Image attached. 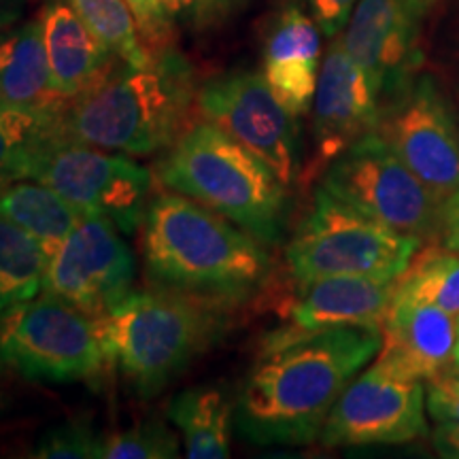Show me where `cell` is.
I'll return each instance as SVG.
<instances>
[{
	"instance_id": "7402d4cb",
	"label": "cell",
	"mask_w": 459,
	"mask_h": 459,
	"mask_svg": "<svg viewBox=\"0 0 459 459\" xmlns=\"http://www.w3.org/2000/svg\"><path fill=\"white\" fill-rule=\"evenodd\" d=\"M0 215L37 238L48 255L54 254L83 220L56 189L30 177L0 183Z\"/></svg>"
},
{
	"instance_id": "30bf717a",
	"label": "cell",
	"mask_w": 459,
	"mask_h": 459,
	"mask_svg": "<svg viewBox=\"0 0 459 459\" xmlns=\"http://www.w3.org/2000/svg\"><path fill=\"white\" fill-rule=\"evenodd\" d=\"M378 136L440 204L459 189V124L432 74L417 73L381 105Z\"/></svg>"
},
{
	"instance_id": "9c48e42d",
	"label": "cell",
	"mask_w": 459,
	"mask_h": 459,
	"mask_svg": "<svg viewBox=\"0 0 459 459\" xmlns=\"http://www.w3.org/2000/svg\"><path fill=\"white\" fill-rule=\"evenodd\" d=\"M321 187L359 213L426 243L438 238L443 204L378 136H364L321 177Z\"/></svg>"
},
{
	"instance_id": "d6986e66",
	"label": "cell",
	"mask_w": 459,
	"mask_h": 459,
	"mask_svg": "<svg viewBox=\"0 0 459 459\" xmlns=\"http://www.w3.org/2000/svg\"><path fill=\"white\" fill-rule=\"evenodd\" d=\"M39 22L48 51L51 88L66 105L100 83L117 66V57L94 37L71 4L51 0Z\"/></svg>"
},
{
	"instance_id": "ba28073f",
	"label": "cell",
	"mask_w": 459,
	"mask_h": 459,
	"mask_svg": "<svg viewBox=\"0 0 459 459\" xmlns=\"http://www.w3.org/2000/svg\"><path fill=\"white\" fill-rule=\"evenodd\" d=\"M26 177L56 189L82 215L105 217L126 237L139 232L152 203L153 172L147 166L65 132L37 153Z\"/></svg>"
},
{
	"instance_id": "4dcf8cb0",
	"label": "cell",
	"mask_w": 459,
	"mask_h": 459,
	"mask_svg": "<svg viewBox=\"0 0 459 459\" xmlns=\"http://www.w3.org/2000/svg\"><path fill=\"white\" fill-rule=\"evenodd\" d=\"M358 0H308L311 15L325 37H336L344 30Z\"/></svg>"
},
{
	"instance_id": "f35d334b",
	"label": "cell",
	"mask_w": 459,
	"mask_h": 459,
	"mask_svg": "<svg viewBox=\"0 0 459 459\" xmlns=\"http://www.w3.org/2000/svg\"><path fill=\"white\" fill-rule=\"evenodd\" d=\"M0 406H3V394H0Z\"/></svg>"
},
{
	"instance_id": "4fadbf2b",
	"label": "cell",
	"mask_w": 459,
	"mask_h": 459,
	"mask_svg": "<svg viewBox=\"0 0 459 459\" xmlns=\"http://www.w3.org/2000/svg\"><path fill=\"white\" fill-rule=\"evenodd\" d=\"M126 234L99 215H83L49 255L43 291L99 319L117 307L134 287L136 262Z\"/></svg>"
},
{
	"instance_id": "6da1fadb",
	"label": "cell",
	"mask_w": 459,
	"mask_h": 459,
	"mask_svg": "<svg viewBox=\"0 0 459 459\" xmlns=\"http://www.w3.org/2000/svg\"><path fill=\"white\" fill-rule=\"evenodd\" d=\"M381 344V328L349 325L262 349L234 398V432L257 446L315 443L332 406Z\"/></svg>"
},
{
	"instance_id": "8fae6325",
	"label": "cell",
	"mask_w": 459,
	"mask_h": 459,
	"mask_svg": "<svg viewBox=\"0 0 459 459\" xmlns=\"http://www.w3.org/2000/svg\"><path fill=\"white\" fill-rule=\"evenodd\" d=\"M426 385L372 359L332 406L319 443L358 449L377 445H406L428 432Z\"/></svg>"
},
{
	"instance_id": "8d00e7d4",
	"label": "cell",
	"mask_w": 459,
	"mask_h": 459,
	"mask_svg": "<svg viewBox=\"0 0 459 459\" xmlns=\"http://www.w3.org/2000/svg\"><path fill=\"white\" fill-rule=\"evenodd\" d=\"M415 3L419 4V9H421V11H423V13H428V11H429V9H432V7H434V4H436V3H438V0H415Z\"/></svg>"
},
{
	"instance_id": "74e56055",
	"label": "cell",
	"mask_w": 459,
	"mask_h": 459,
	"mask_svg": "<svg viewBox=\"0 0 459 459\" xmlns=\"http://www.w3.org/2000/svg\"><path fill=\"white\" fill-rule=\"evenodd\" d=\"M453 366L459 368V338H457V349H455V361H453Z\"/></svg>"
},
{
	"instance_id": "d6a6232c",
	"label": "cell",
	"mask_w": 459,
	"mask_h": 459,
	"mask_svg": "<svg viewBox=\"0 0 459 459\" xmlns=\"http://www.w3.org/2000/svg\"><path fill=\"white\" fill-rule=\"evenodd\" d=\"M162 13L169 17L172 24L177 22H187L194 28H198L200 20V3L203 0H158Z\"/></svg>"
},
{
	"instance_id": "9a60e30c",
	"label": "cell",
	"mask_w": 459,
	"mask_h": 459,
	"mask_svg": "<svg viewBox=\"0 0 459 459\" xmlns=\"http://www.w3.org/2000/svg\"><path fill=\"white\" fill-rule=\"evenodd\" d=\"M378 119L381 96L336 34L321 62L313 100L315 164L328 166L344 149L377 132Z\"/></svg>"
},
{
	"instance_id": "1f68e13d",
	"label": "cell",
	"mask_w": 459,
	"mask_h": 459,
	"mask_svg": "<svg viewBox=\"0 0 459 459\" xmlns=\"http://www.w3.org/2000/svg\"><path fill=\"white\" fill-rule=\"evenodd\" d=\"M438 243L445 249L459 254V189L443 204V217H440Z\"/></svg>"
},
{
	"instance_id": "52a82bcc",
	"label": "cell",
	"mask_w": 459,
	"mask_h": 459,
	"mask_svg": "<svg viewBox=\"0 0 459 459\" xmlns=\"http://www.w3.org/2000/svg\"><path fill=\"white\" fill-rule=\"evenodd\" d=\"M107 364L96 319L48 291L0 313V370L65 385L96 381Z\"/></svg>"
},
{
	"instance_id": "7c38bea8",
	"label": "cell",
	"mask_w": 459,
	"mask_h": 459,
	"mask_svg": "<svg viewBox=\"0 0 459 459\" xmlns=\"http://www.w3.org/2000/svg\"><path fill=\"white\" fill-rule=\"evenodd\" d=\"M196 113L260 156L287 187L296 181L298 117L262 73L232 71L209 79L198 90Z\"/></svg>"
},
{
	"instance_id": "5bb4252c",
	"label": "cell",
	"mask_w": 459,
	"mask_h": 459,
	"mask_svg": "<svg viewBox=\"0 0 459 459\" xmlns=\"http://www.w3.org/2000/svg\"><path fill=\"white\" fill-rule=\"evenodd\" d=\"M423 17L415 0H358L344 26V49L370 77L381 105L419 73Z\"/></svg>"
},
{
	"instance_id": "e575fe53",
	"label": "cell",
	"mask_w": 459,
	"mask_h": 459,
	"mask_svg": "<svg viewBox=\"0 0 459 459\" xmlns=\"http://www.w3.org/2000/svg\"><path fill=\"white\" fill-rule=\"evenodd\" d=\"M237 0H203L200 3V20L198 28H209L220 24L230 11H232Z\"/></svg>"
},
{
	"instance_id": "d590c367",
	"label": "cell",
	"mask_w": 459,
	"mask_h": 459,
	"mask_svg": "<svg viewBox=\"0 0 459 459\" xmlns=\"http://www.w3.org/2000/svg\"><path fill=\"white\" fill-rule=\"evenodd\" d=\"M26 9V0H0V30L15 26Z\"/></svg>"
},
{
	"instance_id": "f546056e",
	"label": "cell",
	"mask_w": 459,
	"mask_h": 459,
	"mask_svg": "<svg viewBox=\"0 0 459 459\" xmlns=\"http://www.w3.org/2000/svg\"><path fill=\"white\" fill-rule=\"evenodd\" d=\"M136 20H139L143 39L152 56L172 48V22L162 13L158 0H128Z\"/></svg>"
},
{
	"instance_id": "277c9868",
	"label": "cell",
	"mask_w": 459,
	"mask_h": 459,
	"mask_svg": "<svg viewBox=\"0 0 459 459\" xmlns=\"http://www.w3.org/2000/svg\"><path fill=\"white\" fill-rule=\"evenodd\" d=\"M156 179L237 223L264 245L283 238L290 211L287 186L260 156L206 119L189 124L166 149Z\"/></svg>"
},
{
	"instance_id": "44dd1931",
	"label": "cell",
	"mask_w": 459,
	"mask_h": 459,
	"mask_svg": "<svg viewBox=\"0 0 459 459\" xmlns=\"http://www.w3.org/2000/svg\"><path fill=\"white\" fill-rule=\"evenodd\" d=\"M169 419L183 436L189 459L230 457L234 428V398L221 385H198L177 394L169 404Z\"/></svg>"
},
{
	"instance_id": "836d02e7",
	"label": "cell",
	"mask_w": 459,
	"mask_h": 459,
	"mask_svg": "<svg viewBox=\"0 0 459 459\" xmlns=\"http://www.w3.org/2000/svg\"><path fill=\"white\" fill-rule=\"evenodd\" d=\"M434 449L440 457L459 459V423H438L434 429Z\"/></svg>"
},
{
	"instance_id": "2e32d148",
	"label": "cell",
	"mask_w": 459,
	"mask_h": 459,
	"mask_svg": "<svg viewBox=\"0 0 459 459\" xmlns=\"http://www.w3.org/2000/svg\"><path fill=\"white\" fill-rule=\"evenodd\" d=\"M398 291V277H325L298 283L296 294L285 304V324L266 334L262 349L313 332L385 324Z\"/></svg>"
},
{
	"instance_id": "4316f807",
	"label": "cell",
	"mask_w": 459,
	"mask_h": 459,
	"mask_svg": "<svg viewBox=\"0 0 459 459\" xmlns=\"http://www.w3.org/2000/svg\"><path fill=\"white\" fill-rule=\"evenodd\" d=\"M179 455V438L162 421L136 423L126 432L105 436L102 446V459H172Z\"/></svg>"
},
{
	"instance_id": "603a6c76",
	"label": "cell",
	"mask_w": 459,
	"mask_h": 459,
	"mask_svg": "<svg viewBox=\"0 0 459 459\" xmlns=\"http://www.w3.org/2000/svg\"><path fill=\"white\" fill-rule=\"evenodd\" d=\"M65 107L0 105V183L28 175L37 153L62 132Z\"/></svg>"
},
{
	"instance_id": "8992f818",
	"label": "cell",
	"mask_w": 459,
	"mask_h": 459,
	"mask_svg": "<svg viewBox=\"0 0 459 459\" xmlns=\"http://www.w3.org/2000/svg\"><path fill=\"white\" fill-rule=\"evenodd\" d=\"M419 249V238L359 213L319 186L287 243L285 260L296 283L325 277L395 279Z\"/></svg>"
},
{
	"instance_id": "7a4b0ae2",
	"label": "cell",
	"mask_w": 459,
	"mask_h": 459,
	"mask_svg": "<svg viewBox=\"0 0 459 459\" xmlns=\"http://www.w3.org/2000/svg\"><path fill=\"white\" fill-rule=\"evenodd\" d=\"M264 247L237 223L177 192L152 198L141 226L149 287L230 313L266 294L273 257Z\"/></svg>"
},
{
	"instance_id": "e0dca14e",
	"label": "cell",
	"mask_w": 459,
	"mask_h": 459,
	"mask_svg": "<svg viewBox=\"0 0 459 459\" xmlns=\"http://www.w3.org/2000/svg\"><path fill=\"white\" fill-rule=\"evenodd\" d=\"M459 317L426 302L394 298L377 361L426 383L455 361Z\"/></svg>"
},
{
	"instance_id": "d4e9b609",
	"label": "cell",
	"mask_w": 459,
	"mask_h": 459,
	"mask_svg": "<svg viewBox=\"0 0 459 459\" xmlns=\"http://www.w3.org/2000/svg\"><path fill=\"white\" fill-rule=\"evenodd\" d=\"M395 298L434 304L459 317V254L445 247L419 249L398 277Z\"/></svg>"
},
{
	"instance_id": "5b68a950",
	"label": "cell",
	"mask_w": 459,
	"mask_h": 459,
	"mask_svg": "<svg viewBox=\"0 0 459 459\" xmlns=\"http://www.w3.org/2000/svg\"><path fill=\"white\" fill-rule=\"evenodd\" d=\"M232 315L170 291L132 290L96 319L107 361L132 392L153 398L230 330Z\"/></svg>"
},
{
	"instance_id": "3957f363",
	"label": "cell",
	"mask_w": 459,
	"mask_h": 459,
	"mask_svg": "<svg viewBox=\"0 0 459 459\" xmlns=\"http://www.w3.org/2000/svg\"><path fill=\"white\" fill-rule=\"evenodd\" d=\"M198 90L196 71L175 48L160 51L143 68L122 62L68 102L62 132L108 152L153 156L166 152L194 122Z\"/></svg>"
},
{
	"instance_id": "83f0119b",
	"label": "cell",
	"mask_w": 459,
	"mask_h": 459,
	"mask_svg": "<svg viewBox=\"0 0 459 459\" xmlns=\"http://www.w3.org/2000/svg\"><path fill=\"white\" fill-rule=\"evenodd\" d=\"M105 436L85 417L68 419L45 429L30 457L39 459H102Z\"/></svg>"
},
{
	"instance_id": "f1b7e54d",
	"label": "cell",
	"mask_w": 459,
	"mask_h": 459,
	"mask_svg": "<svg viewBox=\"0 0 459 459\" xmlns=\"http://www.w3.org/2000/svg\"><path fill=\"white\" fill-rule=\"evenodd\" d=\"M426 404L438 423H459V368L451 366L426 381Z\"/></svg>"
},
{
	"instance_id": "ffe728a7",
	"label": "cell",
	"mask_w": 459,
	"mask_h": 459,
	"mask_svg": "<svg viewBox=\"0 0 459 459\" xmlns=\"http://www.w3.org/2000/svg\"><path fill=\"white\" fill-rule=\"evenodd\" d=\"M0 105L22 108L66 107L51 88L39 17L0 30Z\"/></svg>"
},
{
	"instance_id": "484cf974",
	"label": "cell",
	"mask_w": 459,
	"mask_h": 459,
	"mask_svg": "<svg viewBox=\"0 0 459 459\" xmlns=\"http://www.w3.org/2000/svg\"><path fill=\"white\" fill-rule=\"evenodd\" d=\"M68 4L119 62L143 68L156 57L143 39L128 0H68Z\"/></svg>"
},
{
	"instance_id": "ac0fdd59",
	"label": "cell",
	"mask_w": 459,
	"mask_h": 459,
	"mask_svg": "<svg viewBox=\"0 0 459 459\" xmlns=\"http://www.w3.org/2000/svg\"><path fill=\"white\" fill-rule=\"evenodd\" d=\"M321 28L298 4L281 7L264 34L262 74L296 117L311 108L319 79Z\"/></svg>"
},
{
	"instance_id": "cb8c5ba5",
	"label": "cell",
	"mask_w": 459,
	"mask_h": 459,
	"mask_svg": "<svg viewBox=\"0 0 459 459\" xmlns=\"http://www.w3.org/2000/svg\"><path fill=\"white\" fill-rule=\"evenodd\" d=\"M48 262L37 238L0 215V313L41 294Z\"/></svg>"
}]
</instances>
